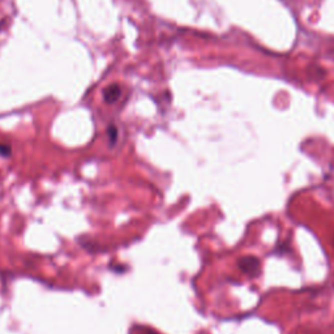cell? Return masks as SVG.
I'll return each mask as SVG.
<instances>
[{"label":"cell","mask_w":334,"mask_h":334,"mask_svg":"<svg viewBox=\"0 0 334 334\" xmlns=\"http://www.w3.org/2000/svg\"><path fill=\"white\" fill-rule=\"evenodd\" d=\"M238 267H239V269L242 270L246 276L252 278L257 277V276L260 274L261 270L259 259L255 256H250V255L240 257L239 261H238Z\"/></svg>","instance_id":"obj_1"},{"label":"cell","mask_w":334,"mask_h":334,"mask_svg":"<svg viewBox=\"0 0 334 334\" xmlns=\"http://www.w3.org/2000/svg\"><path fill=\"white\" fill-rule=\"evenodd\" d=\"M120 94H122V89H120V86L116 84L110 85V86H107V88L103 90V98H105V101L107 102V103H114V102L118 101Z\"/></svg>","instance_id":"obj_2"},{"label":"cell","mask_w":334,"mask_h":334,"mask_svg":"<svg viewBox=\"0 0 334 334\" xmlns=\"http://www.w3.org/2000/svg\"><path fill=\"white\" fill-rule=\"evenodd\" d=\"M107 136H108V140H110L111 142L116 141V139H118V129H116L115 125H108Z\"/></svg>","instance_id":"obj_3"},{"label":"cell","mask_w":334,"mask_h":334,"mask_svg":"<svg viewBox=\"0 0 334 334\" xmlns=\"http://www.w3.org/2000/svg\"><path fill=\"white\" fill-rule=\"evenodd\" d=\"M10 152H12V149L8 144H0V155H3V157H9Z\"/></svg>","instance_id":"obj_4"},{"label":"cell","mask_w":334,"mask_h":334,"mask_svg":"<svg viewBox=\"0 0 334 334\" xmlns=\"http://www.w3.org/2000/svg\"><path fill=\"white\" fill-rule=\"evenodd\" d=\"M142 334H157L153 329H142L141 331Z\"/></svg>","instance_id":"obj_5"}]
</instances>
